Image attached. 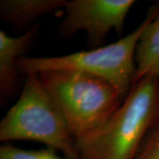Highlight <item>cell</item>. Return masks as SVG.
<instances>
[{"mask_svg":"<svg viewBox=\"0 0 159 159\" xmlns=\"http://www.w3.org/2000/svg\"><path fill=\"white\" fill-rule=\"evenodd\" d=\"M158 119L159 78H143L102 126L76 142L80 159H134Z\"/></svg>","mask_w":159,"mask_h":159,"instance_id":"1","label":"cell"},{"mask_svg":"<svg viewBox=\"0 0 159 159\" xmlns=\"http://www.w3.org/2000/svg\"><path fill=\"white\" fill-rule=\"evenodd\" d=\"M38 74L75 142L102 126L124 101L112 84L97 76L69 70Z\"/></svg>","mask_w":159,"mask_h":159,"instance_id":"2","label":"cell"},{"mask_svg":"<svg viewBox=\"0 0 159 159\" xmlns=\"http://www.w3.org/2000/svg\"><path fill=\"white\" fill-rule=\"evenodd\" d=\"M0 141H32L80 159L76 142L38 74L27 75L16 103L0 122Z\"/></svg>","mask_w":159,"mask_h":159,"instance_id":"3","label":"cell"},{"mask_svg":"<svg viewBox=\"0 0 159 159\" xmlns=\"http://www.w3.org/2000/svg\"><path fill=\"white\" fill-rule=\"evenodd\" d=\"M158 11L159 6H152L134 31L109 45L58 57L23 56L18 62L19 74L29 75L51 70L81 72L107 80L125 99L132 89L136 71L135 51L139 39L150 19Z\"/></svg>","mask_w":159,"mask_h":159,"instance_id":"4","label":"cell"},{"mask_svg":"<svg viewBox=\"0 0 159 159\" xmlns=\"http://www.w3.org/2000/svg\"><path fill=\"white\" fill-rule=\"evenodd\" d=\"M134 4V0L66 1L64 7L66 17L60 24L59 33L70 37L78 31H85L89 45H100L111 30L119 36L122 34L125 18Z\"/></svg>","mask_w":159,"mask_h":159,"instance_id":"5","label":"cell"},{"mask_svg":"<svg viewBox=\"0 0 159 159\" xmlns=\"http://www.w3.org/2000/svg\"><path fill=\"white\" fill-rule=\"evenodd\" d=\"M38 25H34L17 37L9 36L0 31V95L3 102L16 90L18 62L28 51L35 37Z\"/></svg>","mask_w":159,"mask_h":159,"instance_id":"6","label":"cell"},{"mask_svg":"<svg viewBox=\"0 0 159 159\" xmlns=\"http://www.w3.org/2000/svg\"><path fill=\"white\" fill-rule=\"evenodd\" d=\"M66 0H1L0 18L10 26L25 29L45 15L64 9Z\"/></svg>","mask_w":159,"mask_h":159,"instance_id":"7","label":"cell"},{"mask_svg":"<svg viewBox=\"0 0 159 159\" xmlns=\"http://www.w3.org/2000/svg\"><path fill=\"white\" fill-rule=\"evenodd\" d=\"M135 66L133 86L146 77L159 78V11L141 34L135 51Z\"/></svg>","mask_w":159,"mask_h":159,"instance_id":"8","label":"cell"},{"mask_svg":"<svg viewBox=\"0 0 159 159\" xmlns=\"http://www.w3.org/2000/svg\"><path fill=\"white\" fill-rule=\"evenodd\" d=\"M0 159H72L59 156L57 150L51 148L45 149H23L5 143L0 147Z\"/></svg>","mask_w":159,"mask_h":159,"instance_id":"9","label":"cell"},{"mask_svg":"<svg viewBox=\"0 0 159 159\" xmlns=\"http://www.w3.org/2000/svg\"><path fill=\"white\" fill-rule=\"evenodd\" d=\"M134 159H159V119L149 130Z\"/></svg>","mask_w":159,"mask_h":159,"instance_id":"10","label":"cell"}]
</instances>
